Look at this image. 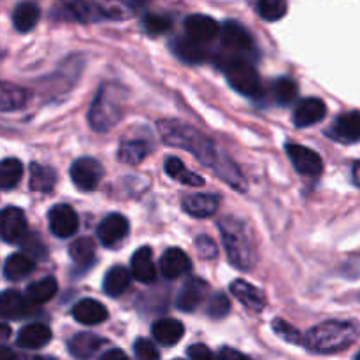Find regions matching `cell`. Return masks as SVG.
<instances>
[{"mask_svg":"<svg viewBox=\"0 0 360 360\" xmlns=\"http://www.w3.org/2000/svg\"><path fill=\"white\" fill-rule=\"evenodd\" d=\"M158 132L165 144L174 148H181L192 153L199 162L217 176H220L229 186L239 192H246V183L238 165L231 160L227 153L218 146L210 137L202 136L199 130L192 129L183 122H172V120H162L158 123Z\"/></svg>","mask_w":360,"mask_h":360,"instance_id":"1","label":"cell"},{"mask_svg":"<svg viewBox=\"0 0 360 360\" xmlns=\"http://www.w3.org/2000/svg\"><path fill=\"white\" fill-rule=\"evenodd\" d=\"M360 336V326L352 320H327L302 336V347L316 354H338L350 348Z\"/></svg>","mask_w":360,"mask_h":360,"instance_id":"2","label":"cell"},{"mask_svg":"<svg viewBox=\"0 0 360 360\" xmlns=\"http://www.w3.org/2000/svg\"><path fill=\"white\" fill-rule=\"evenodd\" d=\"M225 252L232 266L239 271H250L257 264V246L250 227L243 220L227 217L218 225Z\"/></svg>","mask_w":360,"mask_h":360,"instance_id":"3","label":"cell"},{"mask_svg":"<svg viewBox=\"0 0 360 360\" xmlns=\"http://www.w3.org/2000/svg\"><path fill=\"white\" fill-rule=\"evenodd\" d=\"M56 20L77 21V23H95L102 20H123L130 13L125 6L116 4H95L90 0H58L53 9Z\"/></svg>","mask_w":360,"mask_h":360,"instance_id":"4","label":"cell"},{"mask_svg":"<svg viewBox=\"0 0 360 360\" xmlns=\"http://www.w3.org/2000/svg\"><path fill=\"white\" fill-rule=\"evenodd\" d=\"M218 63H220V69L224 70L229 84L236 91H239L241 95H246V97H259L262 94L260 76L250 60L221 53L220 58H218Z\"/></svg>","mask_w":360,"mask_h":360,"instance_id":"5","label":"cell"},{"mask_svg":"<svg viewBox=\"0 0 360 360\" xmlns=\"http://www.w3.org/2000/svg\"><path fill=\"white\" fill-rule=\"evenodd\" d=\"M88 120L91 129L97 132H108L118 125L122 120V88L116 84H104L91 104Z\"/></svg>","mask_w":360,"mask_h":360,"instance_id":"6","label":"cell"},{"mask_svg":"<svg viewBox=\"0 0 360 360\" xmlns=\"http://www.w3.org/2000/svg\"><path fill=\"white\" fill-rule=\"evenodd\" d=\"M220 39L224 53L232 56H241L252 62V58H257L255 41L252 34L243 27L238 21H225L220 27Z\"/></svg>","mask_w":360,"mask_h":360,"instance_id":"7","label":"cell"},{"mask_svg":"<svg viewBox=\"0 0 360 360\" xmlns=\"http://www.w3.org/2000/svg\"><path fill=\"white\" fill-rule=\"evenodd\" d=\"M102 176H104V169H102L101 162L95 158L84 157L79 158L70 167V178L72 183L83 192H94L101 183Z\"/></svg>","mask_w":360,"mask_h":360,"instance_id":"8","label":"cell"},{"mask_svg":"<svg viewBox=\"0 0 360 360\" xmlns=\"http://www.w3.org/2000/svg\"><path fill=\"white\" fill-rule=\"evenodd\" d=\"M287 155L297 172L309 176V178H316L322 174L323 162L319 153H315L309 148L301 146V144H287Z\"/></svg>","mask_w":360,"mask_h":360,"instance_id":"9","label":"cell"},{"mask_svg":"<svg viewBox=\"0 0 360 360\" xmlns=\"http://www.w3.org/2000/svg\"><path fill=\"white\" fill-rule=\"evenodd\" d=\"M49 218V231L53 232V236L60 239L70 238L77 232L79 227V218L77 213L67 204H56L48 214Z\"/></svg>","mask_w":360,"mask_h":360,"instance_id":"10","label":"cell"},{"mask_svg":"<svg viewBox=\"0 0 360 360\" xmlns=\"http://www.w3.org/2000/svg\"><path fill=\"white\" fill-rule=\"evenodd\" d=\"M27 234V217L20 207L0 211V238L6 243H20Z\"/></svg>","mask_w":360,"mask_h":360,"instance_id":"11","label":"cell"},{"mask_svg":"<svg viewBox=\"0 0 360 360\" xmlns=\"http://www.w3.org/2000/svg\"><path fill=\"white\" fill-rule=\"evenodd\" d=\"M327 136L330 139L338 141L343 144L359 143L360 141V112L350 111L345 115L338 116L330 129L327 130Z\"/></svg>","mask_w":360,"mask_h":360,"instance_id":"12","label":"cell"},{"mask_svg":"<svg viewBox=\"0 0 360 360\" xmlns=\"http://www.w3.org/2000/svg\"><path fill=\"white\" fill-rule=\"evenodd\" d=\"M185 32L186 37L192 41L200 42V44H207L213 39L218 37L220 34V25L206 14H192L185 20Z\"/></svg>","mask_w":360,"mask_h":360,"instance_id":"13","label":"cell"},{"mask_svg":"<svg viewBox=\"0 0 360 360\" xmlns=\"http://www.w3.org/2000/svg\"><path fill=\"white\" fill-rule=\"evenodd\" d=\"M127 234H129V221L118 213L105 217L97 229V238L104 246H116L127 238Z\"/></svg>","mask_w":360,"mask_h":360,"instance_id":"14","label":"cell"},{"mask_svg":"<svg viewBox=\"0 0 360 360\" xmlns=\"http://www.w3.org/2000/svg\"><path fill=\"white\" fill-rule=\"evenodd\" d=\"M207 295V283L200 278H190L179 290L178 299H176V306L181 311L192 313L202 304V301Z\"/></svg>","mask_w":360,"mask_h":360,"instance_id":"15","label":"cell"},{"mask_svg":"<svg viewBox=\"0 0 360 360\" xmlns=\"http://www.w3.org/2000/svg\"><path fill=\"white\" fill-rule=\"evenodd\" d=\"M327 115V105L323 104V101L315 97L304 98V101L299 102V105L294 111V123L299 129H304V127L316 125V123L322 122Z\"/></svg>","mask_w":360,"mask_h":360,"instance_id":"16","label":"cell"},{"mask_svg":"<svg viewBox=\"0 0 360 360\" xmlns=\"http://www.w3.org/2000/svg\"><path fill=\"white\" fill-rule=\"evenodd\" d=\"M160 269L167 280H178V278L185 276L192 271V262L183 250L171 248L162 255Z\"/></svg>","mask_w":360,"mask_h":360,"instance_id":"17","label":"cell"},{"mask_svg":"<svg viewBox=\"0 0 360 360\" xmlns=\"http://www.w3.org/2000/svg\"><path fill=\"white\" fill-rule=\"evenodd\" d=\"M32 306L34 304L16 290H6L0 294V315L7 320H21L32 315Z\"/></svg>","mask_w":360,"mask_h":360,"instance_id":"18","label":"cell"},{"mask_svg":"<svg viewBox=\"0 0 360 360\" xmlns=\"http://www.w3.org/2000/svg\"><path fill=\"white\" fill-rule=\"evenodd\" d=\"M220 206V197L214 193H192L183 197V210L195 218H207L214 214Z\"/></svg>","mask_w":360,"mask_h":360,"instance_id":"19","label":"cell"},{"mask_svg":"<svg viewBox=\"0 0 360 360\" xmlns=\"http://www.w3.org/2000/svg\"><path fill=\"white\" fill-rule=\"evenodd\" d=\"M72 316L76 319V322L83 323V326H98L108 320L109 313L102 302L95 301V299H83L74 304Z\"/></svg>","mask_w":360,"mask_h":360,"instance_id":"20","label":"cell"},{"mask_svg":"<svg viewBox=\"0 0 360 360\" xmlns=\"http://www.w3.org/2000/svg\"><path fill=\"white\" fill-rule=\"evenodd\" d=\"M53 334L44 323H28L18 334V345L25 350H39L51 341Z\"/></svg>","mask_w":360,"mask_h":360,"instance_id":"21","label":"cell"},{"mask_svg":"<svg viewBox=\"0 0 360 360\" xmlns=\"http://www.w3.org/2000/svg\"><path fill=\"white\" fill-rule=\"evenodd\" d=\"M231 292L243 306H246L252 311H262L266 308V297L257 287L250 285L248 281L236 280L231 283Z\"/></svg>","mask_w":360,"mask_h":360,"instance_id":"22","label":"cell"},{"mask_svg":"<svg viewBox=\"0 0 360 360\" xmlns=\"http://www.w3.org/2000/svg\"><path fill=\"white\" fill-rule=\"evenodd\" d=\"M105 341L91 333H79L70 338L69 352L76 360H90Z\"/></svg>","mask_w":360,"mask_h":360,"instance_id":"23","label":"cell"},{"mask_svg":"<svg viewBox=\"0 0 360 360\" xmlns=\"http://www.w3.org/2000/svg\"><path fill=\"white\" fill-rule=\"evenodd\" d=\"M206 44H200V42L192 41L188 37H181L176 39L174 42L171 44L172 51L174 55L178 56L179 60L186 63H202L206 62L207 56H210V51L204 48Z\"/></svg>","mask_w":360,"mask_h":360,"instance_id":"24","label":"cell"},{"mask_svg":"<svg viewBox=\"0 0 360 360\" xmlns=\"http://www.w3.org/2000/svg\"><path fill=\"white\" fill-rule=\"evenodd\" d=\"M151 333H153V338L160 345H164V347H174L181 340L183 334H185V327H183V323L179 320L162 319L153 323Z\"/></svg>","mask_w":360,"mask_h":360,"instance_id":"25","label":"cell"},{"mask_svg":"<svg viewBox=\"0 0 360 360\" xmlns=\"http://www.w3.org/2000/svg\"><path fill=\"white\" fill-rule=\"evenodd\" d=\"M132 276L137 281H141V283H151V281H155L157 271H155L153 253H151V248H148V246H143V248H139L134 253Z\"/></svg>","mask_w":360,"mask_h":360,"instance_id":"26","label":"cell"},{"mask_svg":"<svg viewBox=\"0 0 360 360\" xmlns=\"http://www.w3.org/2000/svg\"><path fill=\"white\" fill-rule=\"evenodd\" d=\"M56 292H58V283H56L55 278L46 276V278H42V280L34 281L32 285H28L25 297L28 299V302H30V304L39 306V304H44V302L51 301V299L56 295Z\"/></svg>","mask_w":360,"mask_h":360,"instance_id":"27","label":"cell"},{"mask_svg":"<svg viewBox=\"0 0 360 360\" xmlns=\"http://www.w3.org/2000/svg\"><path fill=\"white\" fill-rule=\"evenodd\" d=\"M28 97L23 88L0 81V112L18 111L27 104Z\"/></svg>","mask_w":360,"mask_h":360,"instance_id":"28","label":"cell"},{"mask_svg":"<svg viewBox=\"0 0 360 360\" xmlns=\"http://www.w3.org/2000/svg\"><path fill=\"white\" fill-rule=\"evenodd\" d=\"M130 276L129 269L123 266H115L108 271L104 278V292L109 297H120L127 288L130 287Z\"/></svg>","mask_w":360,"mask_h":360,"instance_id":"29","label":"cell"},{"mask_svg":"<svg viewBox=\"0 0 360 360\" xmlns=\"http://www.w3.org/2000/svg\"><path fill=\"white\" fill-rule=\"evenodd\" d=\"M41 11L34 2H21L13 11V25L18 32H30L37 25Z\"/></svg>","mask_w":360,"mask_h":360,"instance_id":"30","label":"cell"},{"mask_svg":"<svg viewBox=\"0 0 360 360\" xmlns=\"http://www.w3.org/2000/svg\"><path fill=\"white\" fill-rule=\"evenodd\" d=\"M56 185V172L53 167L41 164L30 165V188L39 193H49Z\"/></svg>","mask_w":360,"mask_h":360,"instance_id":"31","label":"cell"},{"mask_svg":"<svg viewBox=\"0 0 360 360\" xmlns=\"http://www.w3.org/2000/svg\"><path fill=\"white\" fill-rule=\"evenodd\" d=\"M34 269L35 264L30 257L25 255V253H14L7 259L6 266H4V274H6L7 280L20 281L30 273H34Z\"/></svg>","mask_w":360,"mask_h":360,"instance_id":"32","label":"cell"},{"mask_svg":"<svg viewBox=\"0 0 360 360\" xmlns=\"http://www.w3.org/2000/svg\"><path fill=\"white\" fill-rule=\"evenodd\" d=\"M164 169L172 179L183 183V185H188V186H202L204 185L202 176L195 174V172H192V171H188V169H186V165L183 164L179 158L169 157L167 160H165Z\"/></svg>","mask_w":360,"mask_h":360,"instance_id":"33","label":"cell"},{"mask_svg":"<svg viewBox=\"0 0 360 360\" xmlns=\"http://www.w3.org/2000/svg\"><path fill=\"white\" fill-rule=\"evenodd\" d=\"M148 153H150V144L146 141H125L118 150V160L127 165H137L148 157Z\"/></svg>","mask_w":360,"mask_h":360,"instance_id":"34","label":"cell"},{"mask_svg":"<svg viewBox=\"0 0 360 360\" xmlns=\"http://www.w3.org/2000/svg\"><path fill=\"white\" fill-rule=\"evenodd\" d=\"M23 165L16 158H6L0 162V188L11 190L21 181Z\"/></svg>","mask_w":360,"mask_h":360,"instance_id":"35","label":"cell"},{"mask_svg":"<svg viewBox=\"0 0 360 360\" xmlns=\"http://www.w3.org/2000/svg\"><path fill=\"white\" fill-rule=\"evenodd\" d=\"M70 259L79 266H90L95 259V243L90 238H79L70 245Z\"/></svg>","mask_w":360,"mask_h":360,"instance_id":"36","label":"cell"},{"mask_svg":"<svg viewBox=\"0 0 360 360\" xmlns=\"http://www.w3.org/2000/svg\"><path fill=\"white\" fill-rule=\"evenodd\" d=\"M299 88L297 83L290 77H278L273 83V95L274 101L281 105H288L297 98Z\"/></svg>","mask_w":360,"mask_h":360,"instance_id":"37","label":"cell"},{"mask_svg":"<svg viewBox=\"0 0 360 360\" xmlns=\"http://www.w3.org/2000/svg\"><path fill=\"white\" fill-rule=\"evenodd\" d=\"M257 13L266 21H278L287 14V0H255Z\"/></svg>","mask_w":360,"mask_h":360,"instance_id":"38","label":"cell"},{"mask_svg":"<svg viewBox=\"0 0 360 360\" xmlns=\"http://www.w3.org/2000/svg\"><path fill=\"white\" fill-rule=\"evenodd\" d=\"M144 28H146L150 34H164L169 28L172 27V21L169 16H164V14H146L143 20Z\"/></svg>","mask_w":360,"mask_h":360,"instance_id":"39","label":"cell"},{"mask_svg":"<svg viewBox=\"0 0 360 360\" xmlns=\"http://www.w3.org/2000/svg\"><path fill=\"white\" fill-rule=\"evenodd\" d=\"M229 311H231V302L224 294H214L207 302V315L213 320L224 319L229 315Z\"/></svg>","mask_w":360,"mask_h":360,"instance_id":"40","label":"cell"},{"mask_svg":"<svg viewBox=\"0 0 360 360\" xmlns=\"http://www.w3.org/2000/svg\"><path fill=\"white\" fill-rule=\"evenodd\" d=\"M273 329H274V333L278 334V336L283 338V340L288 341V343L302 345V334L299 333L295 327H292L290 323L285 322V320H280V319L274 320Z\"/></svg>","mask_w":360,"mask_h":360,"instance_id":"41","label":"cell"},{"mask_svg":"<svg viewBox=\"0 0 360 360\" xmlns=\"http://www.w3.org/2000/svg\"><path fill=\"white\" fill-rule=\"evenodd\" d=\"M134 352H136L137 360H160V354H158L157 347L150 340H144V338L136 341Z\"/></svg>","mask_w":360,"mask_h":360,"instance_id":"42","label":"cell"},{"mask_svg":"<svg viewBox=\"0 0 360 360\" xmlns=\"http://www.w3.org/2000/svg\"><path fill=\"white\" fill-rule=\"evenodd\" d=\"M195 248L202 259H214L218 255V246L214 245V241L207 236H199L195 239Z\"/></svg>","mask_w":360,"mask_h":360,"instance_id":"43","label":"cell"},{"mask_svg":"<svg viewBox=\"0 0 360 360\" xmlns=\"http://www.w3.org/2000/svg\"><path fill=\"white\" fill-rule=\"evenodd\" d=\"M190 360H217L214 359L213 352L206 347V345H192V347L186 350Z\"/></svg>","mask_w":360,"mask_h":360,"instance_id":"44","label":"cell"},{"mask_svg":"<svg viewBox=\"0 0 360 360\" xmlns=\"http://www.w3.org/2000/svg\"><path fill=\"white\" fill-rule=\"evenodd\" d=\"M218 360H252V359H248L246 355H243L241 352L234 350V348L225 347V348H221V350H220Z\"/></svg>","mask_w":360,"mask_h":360,"instance_id":"45","label":"cell"},{"mask_svg":"<svg viewBox=\"0 0 360 360\" xmlns=\"http://www.w3.org/2000/svg\"><path fill=\"white\" fill-rule=\"evenodd\" d=\"M98 360H129V357L125 355V352L118 350V348H112V350L105 352Z\"/></svg>","mask_w":360,"mask_h":360,"instance_id":"46","label":"cell"},{"mask_svg":"<svg viewBox=\"0 0 360 360\" xmlns=\"http://www.w3.org/2000/svg\"><path fill=\"white\" fill-rule=\"evenodd\" d=\"M0 360H25V359H21L20 355H18L14 350H11V348L0 347Z\"/></svg>","mask_w":360,"mask_h":360,"instance_id":"47","label":"cell"},{"mask_svg":"<svg viewBox=\"0 0 360 360\" xmlns=\"http://www.w3.org/2000/svg\"><path fill=\"white\" fill-rule=\"evenodd\" d=\"M352 179H354L355 185L360 188V160L355 162L354 167H352Z\"/></svg>","mask_w":360,"mask_h":360,"instance_id":"48","label":"cell"},{"mask_svg":"<svg viewBox=\"0 0 360 360\" xmlns=\"http://www.w3.org/2000/svg\"><path fill=\"white\" fill-rule=\"evenodd\" d=\"M9 334H11L9 327L0 326V340H7V338H9Z\"/></svg>","mask_w":360,"mask_h":360,"instance_id":"49","label":"cell"},{"mask_svg":"<svg viewBox=\"0 0 360 360\" xmlns=\"http://www.w3.org/2000/svg\"><path fill=\"white\" fill-rule=\"evenodd\" d=\"M148 2H150V0H130V4H132L134 7H143L146 6Z\"/></svg>","mask_w":360,"mask_h":360,"instance_id":"50","label":"cell"},{"mask_svg":"<svg viewBox=\"0 0 360 360\" xmlns=\"http://www.w3.org/2000/svg\"><path fill=\"white\" fill-rule=\"evenodd\" d=\"M355 360H360V350H359V354L355 355Z\"/></svg>","mask_w":360,"mask_h":360,"instance_id":"51","label":"cell"},{"mask_svg":"<svg viewBox=\"0 0 360 360\" xmlns=\"http://www.w3.org/2000/svg\"><path fill=\"white\" fill-rule=\"evenodd\" d=\"M174 360H183V359H174Z\"/></svg>","mask_w":360,"mask_h":360,"instance_id":"52","label":"cell"}]
</instances>
